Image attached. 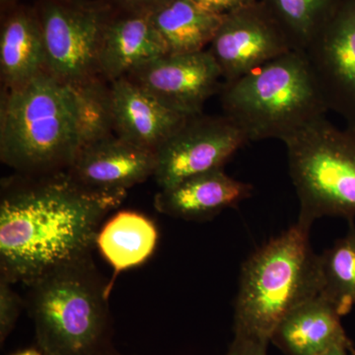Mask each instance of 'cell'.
<instances>
[{
    "instance_id": "6da1fadb",
    "label": "cell",
    "mask_w": 355,
    "mask_h": 355,
    "mask_svg": "<svg viewBox=\"0 0 355 355\" xmlns=\"http://www.w3.org/2000/svg\"><path fill=\"white\" fill-rule=\"evenodd\" d=\"M125 196L85 188L67 170L4 180L1 277L30 286L57 268L88 260L103 221Z\"/></svg>"
},
{
    "instance_id": "7a4b0ae2",
    "label": "cell",
    "mask_w": 355,
    "mask_h": 355,
    "mask_svg": "<svg viewBox=\"0 0 355 355\" xmlns=\"http://www.w3.org/2000/svg\"><path fill=\"white\" fill-rule=\"evenodd\" d=\"M80 148L73 86L46 70L22 87L2 91L0 159L16 174L64 171Z\"/></svg>"
},
{
    "instance_id": "3957f363",
    "label": "cell",
    "mask_w": 355,
    "mask_h": 355,
    "mask_svg": "<svg viewBox=\"0 0 355 355\" xmlns=\"http://www.w3.org/2000/svg\"><path fill=\"white\" fill-rule=\"evenodd\" d=\"M310 226L296 222L244 261L234 304L235 336L270 343L277 324L321 291Z\"/></svg>"
},
{
    "instance_id": "277c9868",
    "label": "cell",
    "mask_w": 355,
    "mask_h": 355,
    "mask_svg": "<svg viewBox=\"0 0 355 355\" xmlns=\"http://www.w3.org/2000/svg\"><path fill=\"white\" fill-rule=\"evenodd\" d=\"M30 315L46 355H113L111 291L92 258L46 273L30 284Z\"/></svg>"
},
{
    "instance_id": "5b68a950",
    "label": "cell",
    "mask_w": 355,
    "mask_h": 355,
    "mask_svg": "<svg viewBox=\"0 0 355 355\" xmlns=\"http://www.w3.org/2000/svg\"><path fill=\"white\" fill-rule=\"evenodd\" d=\"M225 116L237 123L248 141L279 139L329 112L305 53L291 51L235 80L220 92Z\"/></svg>"
},
{
    "instance_id": "8992f818",
    "label": "cell",
    "mask_w": 355,
    "mask_h": 355,
    "mask_svg": "<svg viewBox=\"0 0 355 355\" xmlns=\"http://www.w3.org/2000/svg\"><path fill=\"white\" fill-rule=\"evenodd\" d=\"M289 176L297 193L298 222L355 217V127L318 119L284 140Z\"/></svg>"
},
{
    "instance_id": "52a82bcc",
    "label": "cell",
    "mask_w": 355,
    "mask_h": 355,
    "mask_svg": "<svg viewBox=\"0 0 355 355\" xmlns=\"http://www.w3.org/2000/svg\"><path fill=\"white\" fill-rule=\"evenodd\" d=\"M46 70L69 85L101 76L103 39L114 10L109 0H37Z\"/></svg>"
},
{
    "instance_id": "ba28073f",
    "label": "cell",
    "mask_w": 355,
    "mask_h": 355,
    "mask_svg": "<svg viewBox=\"0 0 355 355\" xmlns=\"http://www.w3.org/2000/svg\"><path fill=\"white\" fill-rule=\"evenodd\" d=\"M248 142L241 128L225 114L191 116L156 151L153 177L159 188L166 189L188 178L223 169Z\"/></svg>"
},
{
    "instance_id": "9c48e42d",
    "label": "cell",
    "mask_w": 355,
    "mask_h": 355,
    "mask_svg": "<svg viewBox=\"0 0 355 355\" xmlns=\"http://www.w3.org/2000/svg\"><path fill=\"white\" fill-rule=\"evenodd\" d=\"M293 50L284 28L261 0L224 15L209 46L224 83Z\"/></svg>"
},
{
    "instance_id": "30bf717a",
    "label": "cell",
    "mask_w": 355,
    "mask_h": 355,
    "mask_svg": "<svg viewBox=\"0 0 355 355\" xmlns=\"http://www.w3.org/2000/svg\"><path fill=\"white\" fill-rule=\"evenodd\" d=\"M125 77L167 108L188 116L202 114L205 103L223 85L220 69L209 50L166 53Z\"/></svg>"
},
{
    "instance_id": "8fae6325",
    "label": "cell",
    "mask_w": 355,
    "mask_h": 355,
    "mask_svg": "<svg viewBox=\"0 0 355 355\" xmlns=\"http://www.w3.org/2000/svg\"><path fill=\"white\" fill-rule=\"evenodd\" d=\"M303 53L329 111L355 127V0H343Z\"/></svg>"
},
{
    "instance_id": "7c38bea8",
    "label": "cell",
    "mask_w": 355,
    "mask_h": 355,
    "mask_svg": "<svg viewBox=\"0 0 355 355\" xmlns=\"http://www.w3.org/2000/svg\"><path fill=\"white\" fill-rule=\"evenodd\" d=\"M155 169V151L112 135L83 147L67 172L90 190L127 193L154 176Z\"/></svg>"
},
{
    "instance_id": "4fadbf2b",
    "label": "cell",
    "mask_w": 355,
    "mask_h": 355,
    "mask_svg": "<svg viewBox=\"0 0 355 355\" xmlns=\"http://www.w3.org/2000/svg\"><path fill=\"white\" fill-rule=\"evenodd\" d=\"M110 85L114 135L133 144L156 153L190 118L167 108L127 77Z\"/></svg>"
},
{
    "instance_id": "5bb4252c",
    "label": "cell",
    "mask_w": 355,
    "mask_h": 355,
    "mask_svg": "<svg viewBox=\"0 0 355 355\" xmlns=\"http://www.w3.org/2000/svg\"><path fill=\"white\" fill-rule=\"evenodd\" d=\"M251 184L236 180L224 169L188 178L170 188L160 189L154 207L160 214L184 220H207L251 198Z\"/></svg>"
},
{
    "instance_id": "9a60e30c",
    "label": "cell",
    "mask_w": 355,
    "mask_h": 355,
    "mask_svg": "<svg viewBox=\"0 0 355 355\" xmlns=\"http://www.w3.org/2000/svg\"><path fill=\"white\" fill-rule=\"evenodd\" d=\"M340 317L335 306L318 294L286 315L270 342L286 355H322L338 345L352 347Z\"/></svg>"
},
{
    "instance_id": "2e32d148",
    "label": "cell",
    "mask_w": 355,
    "mask_h": 355,
    "mask_svg": "<svg viewBox=\"0 0 355 355\" xmlns=\"http://www.w3.org/2000/svg\"><path fill=\"white\" fill-rule=\"evenodd\" d=\"M168 53L148 12L114 10L100 53V74L113 83L144 62Z\"/></svg>"
},
{
    "instance_id": "e0dca14e",
    "label": "cell",
    "mask_w": 355,
    "mask_h": 355,
    "mask_svg": "<svg viewBox=\"0 0 355 355\" xmlns=\"http://www.w3.org/2000/svg\"><path fill=\"white\" fill-rule=\"evenodd\" d=\"M44 71L46 55L36 9L19 4L6 9L0 33L3 89L22 87Z\"/></svg>"
},
{
    "instance_id": "ac0fdd59",
    "label": "cell",
    "mask_w": 355,
    "mask_h": 355,
    "mask_svg": "<svg viewBox=\"0 0 355 355\" xmlns=\"http://www.w3.org/2000/svg\"><path fill=\"white\" fill-rule=\"evenodd\" d=\"M158 236L157 227L150 218L130 210L118 212L103 223L96 245L114 270L110 291L121 272L142 265L153 256Z\"/></svg>"
},
{
    "instance_id": "d6986e66",
    "label": "cell",
    "mask_w": 355,
    "mask_h": 355,
    "mask_svg": "<svg viewBox=\"0 0 355 355\" xmlns=\"http://www.w3.org/2000/svg\"><path fill=\"white\" fill-rule=\"evenodd\" d=\"M148 13L168 53L173 55L205 51L224 17L193 0H163Z\"/></svg>"
},
{
    "instance_id": "ffe728a7",
    "label": "cell",
    "mask_w": 355,
    "mask_h": 355,
    "mask_svg": "<svg viewBox=\"0 0 355 355\" xmlns=\"http://www.w3.org/2000/svg\"><path fill=\"white\" fill-rule=\"evenodd\" d=\"M320 294L345 316L355 306V227L319 254Z\"/></svg>"
},
{
    "instance_id": "44dd1931",
    "label": "cell",
    "mask_w": 355,
    "mask_h": 355,
    "mask_svg": "<svg viewBox=\"0 0 355 355\" xmlns=\"http://www.w3.org/2000/svg\"><path fill=\"white\" fill-rule=\"evenodd\" d=\"M275 15L294 50L304 51L343 0H261Z\"/></svg>"
},
{
    "instance_id": "7402d4cb",
    "label": "cell",
    "mask_w": 355,
    "mask_h": 355,
    "mask_svg": "<svg viewBox=\"0 0 355 355\" xmlns=\"http://www.w3.org/2000/svg\"><path fill=\"white\" fill-rule=\"evenodd\" d=\"M107 83L99 76L72 85L78 102L81 148L114 135L111 85Z\"/></svg>"
},
{
    "instance_id": "603a6c76",
    "label": "cell",
    "mask_w": 355,
    "mask_h": 355,
    "mask_svg": "<svg viewBox=\"0 0 355 355\" xmlns=\"http://www.w3.org/2000/svg\"><path fill=\"white\" fill-rule=\"evenodd\" d=\"M22 302L11 287V282L0 277V342H6L20 315Z\"/></svg>"
},
{
    "instance_id": "cb8c5ba5",
    "label": "cell",
    "mask_w": 355,
    "mask_h": 355,
    "mask_svg": "<svg viewBox=\"0 0 355 355\" xmlns=\"http://www.w3.org/2000/svg\"><path fill=\"white\" fill-rule=\"evenodd\" d=\"M268 343L247 336L234 335L225 355H268Z\"/></svg>"
},
{
    "instance_id": "d4e9b609",
    "label": "cell",
    "mask_w": 355,
    "mask_h": 355,
    "mask_svg": "<svg viewBox=\"0 0 355 355\" xmlns=\"http://www.w3.org/2000/svg\"><path fill=\"white\" fill-rule=\"evenodd\" d=\"M193 1L210 12L226 15L242 7L250 6L257 0H193Z\"/></svg>"
},
{
    "instance_id": "484cf974",
    "label": "cell",
    "mask_w": 355,
    "mask_h": 355,
    "mask_svg": "<svg viewBox=\"0 0 355 355\" xmlns=\"http://www.w3.org/2000/svg\"><path fill=\"white\" fill-rule=\"evenodd\" d=\"M114 9L127 12H149L163 0H109Z\"/></svg>"
},
{
    "instance_id": "4316f807",
    "label": "cell",
    "mask_w": 355,
    "mask_h": 355,
    "mask_svg": "<svg viewBox=\"0 0 355 355\" xmlns=\"http://www.w3.org/2000/svg\"><path fill=\"white\" fill-rule=\"evenodd\" d=\"M352 347H347V345H338V347H333V349L327 352L326 354L322 355H349L350 349Z\"/></svg>"
},
{
    "instance_id": "83f0119b",
    "label": "cell",
    "mask_w": 355,
    "mask_h": 355,
    "mask_svg": "<svg viewBox=\"0 0 355 355\" xmlns=\"http://www.w3.org/2000/svg\"><path fill=\"white\" fill-rule=\"evenodd\" d=\"M13 355H46L41 349H27Z\"/></svg>"
},
{
    "instance_id": "f1b7e54d",
    "label": "cell",
    "mask_w": 355,
    "mask_h": 355,
    "mask_svg": "<svg viewBox=\"0 0 355 355\" xmlns=\"http://www.w3.org/2000/svg\"><path fill=\"white\" fill-rule=\"evenodd\" d=\"M18 0H0V4H1L2 11L6 10L7 8H10L17 4Z\"/></svg>"
},
{
    "instance_id": "f546056e",
    "label": "cell",
    "mask_w": 355,
    "mask_h": 355,
    "mask_svg": "<svg viewBox=\"0 0 355 355\" xmlns=\"http://www.w3.org/2000/svg\"><path fill=\"white\" fill-rule=\"evenodd\" d=\"M349 354L350 355H355V349H354V347H352V349H350Z\"/></svg>"
},
{
    "instance_id": "4dcf8cb0",
    "label": "cell",
    "mask_w": 355,
    "mask_h": 355,
    "mask_svg": "<svg viewBox=\"0 0 355 355\" xmlns=\"http://www.w3.org/2000/svg\"><path fill=\"white\" fill-rule=\"evenodd\" d=\"M113 355H120V354H116V352H114V354Z\"/></svg>"
}]
</instances>
